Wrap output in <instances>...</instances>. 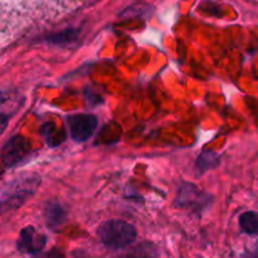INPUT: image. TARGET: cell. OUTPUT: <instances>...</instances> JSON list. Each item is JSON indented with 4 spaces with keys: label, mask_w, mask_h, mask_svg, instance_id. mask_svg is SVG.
I'll return each instance as SVG.
<instances>
[{
    "label": "cell",
    "mask_w": 258,
    "mask_h": 258,
    "mask_svg": "<svg viewBox=\"0 0 258 258\" xmlns=\"http://www.w3.org/2000/svg\"><path fill=\"white\" fill-rule=\"evenodd\" d=\"M39 184L40 178L34 174H25L10 180L3 188L0 197L3 212L20 208L25 202L34 196Z\"/></svg>",
    "instance_id": "obj_1"
},
{
    "label": "cell",
    "mask_w": 258,
    "mask_h": 258,
    "mask_svg": "<svg viewBox=\"0 0 258 258\" xmlns=\"http://www.w3.org/2000/svg\"><path fill=\"white\" fill-rule=\"evenodd\" d=\"M97 236L103 246L112 251H118L134 243L138 233L133 224L120 219H110L101 224Z\"/></svg>",
    "instance_id": "obj_2"
},
{
    "label": "cell",
    "mask_w": 258,
    "mask_h": 258,
    "mask_svg": "<svg viewBox=\"0 0 258 258\" xmlns=\"http://www.w3.org/2000/svg\"><path fill=\"white\" fill-rule=\"evenodd\" d=\"M211 194L201 190L197 188L194 184L184 181L179 185L176 197L174 199V207L179 209H186L193 213L202 216L206 211H208L209 207L212 206Z\"/></svg>",
    "instance_id": "obj_3"
},
{
    "label": "cell",
    "mask_w": 258,
    "mask_h": 258,
    "mask_svg": "<svg viewBox=\"0 0 258 258\" xmlns=\"http://www.w3.org/2000/svg\"><path fill=\"white\" fill-rule=\"evenodd\" d=\"M32 153V145L23 136H13L2 149V160L4 168H14L20 165L24 160L29 158Z\"/></svg>",
    "instance_id": "obj_4"
},
{
    "label": "cell",
    "mask_w": 258,
    "mask_h": 258,
    "mask_svg": "<svg viewBox=\"0 0 258 258\" xmlns=\"http://www.w3.org/2000/svg\"><path fill=\"white\" fill-rule=\"evenodd\" d=\"M67 125L71 136L76 143H85L95 134L98 121L91 113H76L67 117Z\"/></svg>",
    "instance_id": "obj_5"
},
{
    "label": "cell",
    "mask_w": 258,
    "mask_h": 258,
    "mask_svg": "<svg viewBox=\"0 0 258 258\" xmlns=\"http://www.w3.org/2000/svg\"><path fill=\"white\" fill-rule=\"evenodd\" d=\"M47 243V237L42 233H38L34 227H25L20 231L19 238L17 241L18 251L22 253L35 254L42 253Z\"/></svg>",
    "instance_id": "obj_6"
},
{
    "label": "cell",
    "mask_w": 258,
    "mask_h": 258,
    "mask_svg": "<svg viewBox=\"0 0 258 258\" xmlns=\"http://www.w3.org/2000/svg\"><path fill=\"white\" fill-rule=\"evenodd\" d=\"M45 224L52 231H57L67 221V211L63 208L62 204L49 202L44 209Z\"/></svg>",
    "instance_id": "obj_7"
},
{
    "label": "cell",
    "mask_w": 258,
    "mask_h": 258,
    "mask_svg": "<svg viewBox=\"0 0 258 258\" xmlns=\"http://www.w3.org/2000/svg\"><path fill=\"white\" fill-rule=\"evenodd\" d=\"M78 35H80V30L68 28L62 32L47 35V37L43 38V42L50 45H57V47H66V45H70L73 42H76L78 39Z\"/></svg>",
    "instance_id": "obj_8"
},
{
    "label": "cell",
    "mask_w": 258,
    "mask_h": 258,
    "mask_svg": "<svg viewBox=\"0 0 258 258\" xmlns=\"http://www.w3.org/2000/svg\"><path fill=\"white\" fill-rule=\"evenodd\" d=\"M39 133L42 135V138L44 139L45 143H47V145L50 146V148L59 146L66 139V134L62 130H59L52 122H47L44 125H42Z\"/></svg>",
    "instance_id": "obj_9"
},
{
    "label": "cell",
    "mask_w": 258,
    "mask_h": 258,
    "mask_svg": "<svg viewBox=\"0 0 258 258\" xmlns=\"http://www.w3.org/2000/svg\"><path fill=\"white\" fill-rule=\"evenodd\" d=\"M219 156L217 155L214 151L212 150H204L202 151L201 155L198 156L196 161V170L198 175H203L207 171L212 170V169L217 168L219 165Z\"/></svg>",
    "instance_id": "obj_10"
},
{
    "label": "cell",
    "mask_w": 258,
    "mask_h": 258,
    "mask_svg": "<svg viewBox=\"0 0 258 258\" xmlns=\"http://www.w3.org/2000/svg\"><path fill=\"white\" fill-rule=\"evenodd\" d=\"M239 228L243 233L256 236L258 234V214L254 212H244L239 217Z\"/></svg>",
    "instance_id": "obj_11"
},
{
    "label": "cell",
    "mask_w": 258,
    "mask_h": 258,
    "mask_svg": "<svg viewBox=\"0 0 258 258\" xmlns=\"http://www.w3.org/2000/svg\"><path fill=\"white\" fill-rule=\"evenodd\" d=\"M33 258H64V256H63V253L59 251V249L54 248V249H52V251L47 252V253L35 254Z\"/></svg>",
    "instance_id": "obj_12"
},
{
    "label": "cell",
    "mask_w": 258,
    "mask_h": 258,
    "mask_svg": "<svg viewBox=\"0 0 258 258\" xmlns=\"http://www.w3.org/2000/svg\"><path fill=\"white\" fill-rule=\"evenodd\" d=\"M125 258H135V257H131V256H127V257H125Z\"/></svg>",
    "instance_id": "obj_13"
}]
</instances>
